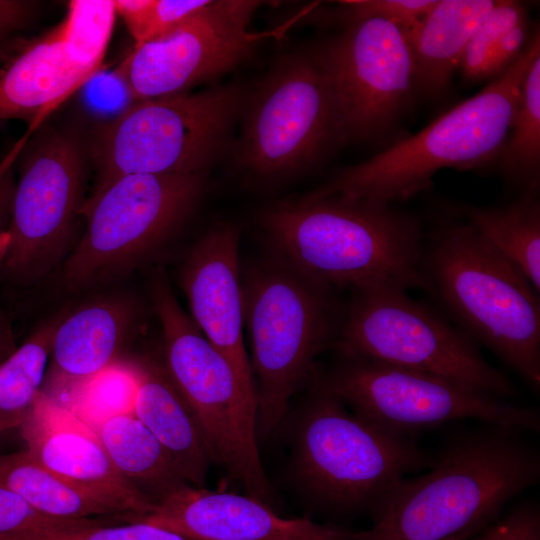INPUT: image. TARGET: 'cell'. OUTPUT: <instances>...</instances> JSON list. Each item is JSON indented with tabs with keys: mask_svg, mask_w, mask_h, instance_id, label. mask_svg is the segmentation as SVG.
<instances>
[{
	"mask_svg": "<svg viewBox=\"0 0 540 540\" xmlns=\"http://www.w3.org/2000/svg\"><path fill=\"white\" fill-rule=\"evenodd\" d=\"M519 430L491 428L453 440L426 472L402 479L354 540H445L481 531L537 484L540 456Z\"/></svg>",
	"mask_w": 540,
	"mask_h": 540,
	"instance_id": "1",
	"label": "cell"
},
{
	"mask_svg": "<svg viewBox=\"0 0 540 540\" xmlns=\"http://www.w3.org/2000/svg\"><path fill=\"white\" fill-rule=\"evenodd\" d=\"M263 228L276 257L327 288L429 285L417 222L388 204L306 196L270 209Z\"/></svg>",
	"mask_w": 540,
	"mask_h": 540,
	"instance_id": "2",
	"label": "cell"
},
{
	"mask_svg": "<svg viewBox=\"0 0 540 540\" xmlns=\"http://www.w3.org/2000/svg\"><path fill=\"white\" fill-rule=\"evenodd\" d=\"M518 57L473 97L415 135L345 169L308 196H339L388 204L407 200L432 184L443 168L468 170L499 161L518 108L523 81L540 55L535 32Z\"/></svg>",
	"mask_w": 540,
	"mask_h": 540,
	"instance_id": "3",
	"label": "cell"
},
{
	"mask_svg": "<svg viewBox=\"0 0 540 540\" xmlns=\"http://www.w3.org/2000/svg\"><path fill=\"white\" fill-rule=\"evenodd\" d=\"M424 270L443 304L529 385H540L539 293L469 224L439 231Z\"/></svg>",
	"mask_w": 540,
	"mask_h": 540,
	"instance_id": "4",
	"label": "cell"
},
{
	"mask_svg": "<svg viewBox=\"0 0 540 540\" xmlns=\"http://www.w3.org/2000/svg\"><path fill=\"white\" fill-rule=\"evenodd\" d=\"M257 397V429L270 434L292 395L311 375L316 356L339 323L331 289L295 271L275 255L242 278Z\"/></svg>",
	"mask_w": 540,
	"mask_h": 540,
	"instance_id": "5",
	"label": "cell"
},
{
	"mask_svg": "<svg viewBox=\"0 0 540 540\" xmlns=\"http://www.w3.org/2000/svg\"><path fill=\"white\" fill-rule=\"evenodd\" d=\"M242 95L227 85L132 102L86 140L93 191L132 174L206 173L229 144Z\"/></svg>",
	"mask_w": 540,
	"mask_h": 540,
	"instance_id": "6",
	"label": "cell"
},
{
	"mask_svg": "<svg viewBox=\"0 0 540 540\" xmlns=\"http://www.w3.org/2000/svg\"><path fill=\"white\" fill-rule=\"evenodd\" d=\"M160 321L164 366L189 406L213 461L222 464L247 493L272 498L257 444V398L181 308L163 272L151 282Z\"/></svg>",
	"mask_w": 540,
	"mask_h": 540,
	"instance_id": "7",
	"label": "cell"
},
{
	"mask_svg": "<svg viewBox=\"0 0 540 540\" xmlns=\"http://www.w3.org/2000/svg\"><path fill=\"white\" fill-rule=\"evenodd\" d=\"M433 460L407 434L349 412L319 381L297 422L296 473L327 507L374 512L402 479Z\"/></svg>",
	"mask_w": 540,
	"mask_h": 540,
	"instance_id": "8",
	"label": "cell"
},
{
	"mask_svg": "<svg viewBox=\"0 0 540 540\" xmlns=\"http://www.w3.org/2000/svg\"><path fill=\"white\" fill-rule=\"evenodd\" d=\"M336 347L344 358L437 375L506 401L518 396L512 381L483 358L465 332L400 287L353 290Z\"/></svg>",
	"mask_w": 540,
	"mask_h": 540,
	"instance_id": "9",
	"label": "cell"
},
{
	"mask_svg": "<svg viewBox=\"0 0 540 540\" xmlns=\"http://www.w3.org/2000/svg\"><path fill=\"white\" fill-rule=\"evenodd\" d=\"M206 188V173L122 176L86 198V228L63 268L70 290L123 275L183 225Z\"/></svg>",
	"mask_w": 540,
	"mask_h": 540,
	"instance_id": "10",
	"label": "cell"
},
{
	"mask_svg": "<svg viewBox=\"0 0 540 540\" xmlns=\"http://www.w3.org/2000/svg\"><path fill=\"white\" fill-rule=\"evenodd\" d=\"M19 156L10 242L0 273L29 285L54 268L67 250L86 200L90 161L86 140L78 133L42 126Z\"/></svg>",
	"mask_w": 540,
	"mask_h": 540,
	"instance_id": "11",
	"label": "cell"
},
{
	"mask_svg": "<svg viewBox=\"0 0 540 540\" xmlns=\"http://www.w3.org/2000/svg\"><path fill=\"white\" fill-rule=\"evenodd\" d=\"M319 382L354 413L409 434L461 419L519 431H539L535 408L502 400L449 379L382 362L344 358Z\"/></svg>",
	"mask_w": 540,
	"mask_h": 540,
	"instance_id": "12",
	"label": "cell"
},
{
	"mask_svg": "<svg viewBox=\"0 0 540 540\" xmlns=\"http://www.w3.org/2000/svg\"><path fill=\"white\" fill-rule=\"evenodd\" d=\"M338 142L327 77L315 52L283 59L248 105L238 160L262 178L300 171Z\"/></svg>",
	"mask_w": 540,
	"mask_h": 540,
	"instance_id": "13",
	"label": "cell"
},
{
	"mask_svg": "<svg viewBox=\"0 0 540 540\" xmlns=\"http://www.w3.org/2000/svg\"><path fill=\"white\" fill-rule=\"evenodd\" d=\"M315 53L331 90L338 142L386 131L415 88L407 30L390 21L348 20Z\"/></svg>",
	"mask_w": 540,
	"mask_h": 540,
	"instance_id": "14",
	"label": "cell"
},
{
	"mask_svg": "<svg viewBox=\"0 0 540 540\" xmlns=\"http://www.w3.org/2000/svg\"><path fill=\"white\" fill-rule=\"evenodd\" d=\"M115 19L114 0L70 1L63 20L28 40L0 72V120L26 122L29 139L99 72Z\"/></svg>",
	"mask_w": 540,
	"mask_h": 540,
	"instance_id": "15",
	"label": "cell"
},
{
	"mask_svg": "<svg viewBox=\"0 0 540 540\" xmlns=\"http://www.w3.org/2000/svg\"><path fill=\"white\" fill-rule=\"evenodd\" d=\"M260 1H212L115 68L132 102L186 92L236 66L252 50L248 25Z\"/></svg>",
	"mask_w": 540,
	"mask_h": 540,
	"instance_id": "16",
	"label": "cell"
},
{
	"mask_svg": "<svg viewBox=\"0 0 540 540\" xmlns=\"http://www.w3.org/2000/svg\"><path fill=\"white\" fill-rule=\"evenodd\" d=\"M239 241V229L230 223H219L207 230L184 259L180 285L192 321L225 356L245 387L256 394L243 338Z\"/></svg>",
	"mask_w": 540,
	"mask_h": 540,
	"instance_id": "17",
	"label": "cell"
},
{
	"mask_svg": "<svg viewBox=\"0 0 540 540\" xmlns=\"http://www.w3.org/2000/svg\"><path fill=\"white\" fill-rule=\"evenodd\" d=\"M132 522L191 540H354L355 532L308 519L277 515L249 495L187 486Z\"/></svg>",
	"mask_w": 540,
	"mask_h": 540,
	"instance_id": "18",
	"label": "cell"
},
{
	"mask_svg": "<svg viewBox=\"0 0 540 540\" xmlns=\"http://www.w3.org/2000/svg\"><path fill=\"white\" fill-rule=\"evenodd\" d=\"M19 428L39 463L109 502L129 522L153 510L114 467L97 433L42 393Z\"/></svg>",
	"mask_w": 540,
	"mask_h": 540,
	"instance_id": "19",
	"label": "cell"
},
{
	"mask_svg": "<svg viewBox=\"0 0 540 540\" xmlns=\"http://www.w3.org/2000/svg\"><path fill=\"white\" fill-rule=\"evenodd\" d=\"M132 309L116 299L66 314L56 329L41 393L65 406L87 383L120 361Z\"/></svg>",
	"mask_w": 540,
	"mask_h": 540,
	"instance_id": "20",
	"label": "cell"
},
{
	"mask_svg": "<svg viewBox=\"0 0 540 540\" xmlns=\"http://www.w3.org/2000/svg\"><path fill=\"white\" fill-rule=\"evenodd\" d=\"M132 362L137 378L133 414L169 452L187 482L204 487L213 459L189 406L164 363Z\"/></svg>",
	"mask_w": 540,
	"mask_h": 540,
	"instance_id": "21",
	"label": "cell"
},
{
	"mask_svg": "<svg viewBox=\"0 0 540 540\" xmlns=\"http://www.w3.org/2000/svg\"><path fill=\"white\" fill-rule=\"evenodd\" d=\"M496 3L495 0H436L419 23L407 30L415 88L431 96L446 90L470 38Z\"/></svg>",
	"mask_w": 540,
	"mask_h": 540,
	"instance_id": "22",
	"label": "cell"
},
{
	"mask_svg": "<svg viewBox=\"0 0 540 540\" xmlns=\"http://www.w3.org/2000/svg\"><path fill=\"white\" fill-rule=\"evenodd\" d=\"M97 435L114 467L153 505L191 486L169 452L133 413L110 419Z\"/></svg>",
	"mask_w": 540,
	"mask_h": 540,
	"instance_id": "23",
	"label": "cell"
},
{
	"mask_svg": "<svg viewBox=\"0 0 540 540\" xmlns=\"http://www.w3.org/2000/svg\"><path fill=\"white\" fill-rule=\"evenodd\" d=\"M0 486L51 517L89 519L125 516L109 502L43 466L26 449L0 455Z\"/></svg>",
	"mask_w": 540,
	"mask_h": 540,
	"instance_id": "24",
	"label": "cell"
},
{
	"mask_svg": "<svg viewBox=\"0 0 540 540\" xmlns=\"http://www.w3.org/2000/svg\"><path fill=\"white\" fill-rule=\"evenodd\" d=\"M468 222L501 256L514 265L539 293L540 206L532 197L505 207L463 209Z\"/></svg>",
	"mask_w": 540,
	"mask_h": 540,
	"instance_id": "25",
	"label": "cell"
},
{
	"mask_svg": "<svg viewBox=\"0 0 540 540\" xmlns=\"http://www.w3.org/2000/svg\"><path fill=\"white\" fill-rule=\"evenodd\" d=\"M62 312L46 320L0 366V433L20 427L38 399Z\"/></svg>",
	"mask_w": 540,
	"mask_h": 540,
	"instance_id": "26",
	"label": "cell"
},
{
	"mask_svg": "<svg viewBox=\"0 0 540 540\" xmlns=\"http://www.w3.org/2000/svg\"><path fill=\"white\" fill-rule=\"evenodd\" d=\"M510 131L498 162L507 175L528 187V193L535 191L540 163V55L525 75Z\"/></svg>",
	"mask_w": 540,
	"mask_h": 540,
	"instance_id": "27",
	"label": "cell"
},
{
	"mask_svg": "<svg viewBox=\"0 0 540 540\" xmlns=\"http://www.w3.org/2000/svg\"><path fill=\"white\" fill-rule=\"evenodd\" d=\"M136 391L133 362L120 360L87 383L64 408L97 433L110 419L133 413Z\"/></svg>",
	"mask_w": 540,
	"mask_h": 540,
	"instance_id": "28",
	"label": "cell"
},
{
	"mask_svg": "<svg viewBox=\"0 0 540 540\" xmlns=\"http://www.w3.org/2000/svg\"><path fill=\"white\" fill-rule=\"evenodd\" d=\"M211 0H114L116 14L135 41H153L207 6Z\"/></svg>",
	"mask_w": 540,
	"mask_h": 540,
	"instance_id": "29",
	"label": "cell"
},
{
	"mask_svg": "<svg viewBox=\"0 0 540 540\" xmlns=\"http://www.w3.org/2000/svg\"><path fill=\"white\" fill-rule=\"evenodd\" d=\"M0 540H191L168 530L142 523L128 522L126 516L95 518L85 524L34 530L0 536Z\"/></svg>",
	"mask_w": 540,
	"mask_h": 540,
	"instance_id": "30",
	"label": "cell"
},
{
	"mask_svg": "<svg viewBox=\"0 0 540 540\" xmlns=\"http://www.w3.org/2000/svg\"><path fill=\"white\" fill-rule=\"evenodd\" d=\"M526 19L524 6L517 1H497L488 16L470 38L459 68L465 79L481 80L489 77V66L502 37Z\"/></svg>",
	"mask_w": 540,
	"mask_h": 540,
	"instance_id": "31",
	"label": "cell"
},
{
	"mask_svg": "<svg viewBox=\"0 0 540 540\" xmlns=\"http://www.w3.org/2000/svg\"><path fill=\"white\" fill-rule=\"evenodd\" d=\"M89 519H63L42 514L13 491L0 486V536L41 529L65 528L85 524Z\"/></svg>",
	"mask_w": 540,
	"mask_h": 540,
	"instance_id": "32",
	"label": "cell"
},
{
	"mask_svg": "<svg viewBox=\"0 0 540 540\" xmlns=\"http://www.w3.org/2000/svg\"><path fill=\"white\" fill-rule=\"evenodd\" d=\"M436 0H358L344 1L346 20L380 18L406 30L416 26Z\"/></svg>",
	"mask_w": 540,
	"mask_h": 540,
	"instance_id": "33",
	"label": "cell"
},
{
	"mask_svg": "<svg viewBox=\"0 0 540 540\" xmlns=\"http://www.w3.org/2000/svg\"><path fill=\"white\" fill-rule=\"evenodd\" d=\"M468 540H540V511L526 502L498 517Z\"/></svg>",
	"mask_w": 540,
	"mask_h": 540,
	"instance_id": "34",
	"label": "cell"
},
{
	"mask_svg": "<svg viewBox=\"0 0 540 540\" xmlns=\"http://www.w3.org/2000/svg\"><path fill=\"white\" fill-rule=\"evenodd\" d=\"M527 32V19H524L502 37L493 54L489 76L501 74L518 57L526 42Z\"/></svg>",
	"mask_w": 540,
	"mask_h": 540,
	"instance_id": "35",
	"label": "cell"
},
{
	"mask_svg": "<svg viewBox=\"0 0 540 540\" xmlns=\"http://www.w3.org/2000/svg\"><path fill=\"white\" fill-rule=\"evenodd\" d=\"M37 3L24 0H0V42L26 28L36 14Z\"/></svg>",
	"mask_w": 540,
	"mask_h": 540,
	"instance_id": "36",
	"label": "cell"
},
{
	"mask_svg": "<svg viewBox=\"0 0 540 540\" xmlns=\"http://www.w3.org/2000/svg\"><path fill=\"white\" fill-rule=\"evenodd\" d=\"M17 143L0 162V235L8 231L11 219L16 186L14 164L23 148Z\"/></svg>",
	"mask_w": 540,
	"mask_h": 540,
	"instance_id": "37",
	"label": "cell"
},
{
	"mask_svg": "<svg viewBox=\"0 0 540 540\" xmlns=\"http://www.w3.org/2000/svg\"><path fill=\"white\" fill-rule=\"evenodd\" d=\"M17 349L12 324L8 316L0 309V366Z\"/></svg>",
	"mask_w": 540,
	"mask_h": 540,
	"instance_id": "38",
	"label": "cell"
},
{
	"mask_svg": "<svg viewBox=\"0 0 540 540\" xmlns=\"http://www.w3.org/2000/svg\"><path fill=\"white\" fill-rule=\"evenodd\" d=\"M26 41L22 38H10L0 42V62L9 60L14 56L24 45Z\"/></svg>",
	"mask_w": 540,
	"mask_h": 540,
	"instance_id": "39",
	"label": "cell"
},
{
	"mask_svg": "<svg viewBox=\"0 0 540 540\" xmlns=\"http://www.w3.org/2000/svg\"><path fill=\"white\" fill-rule=\"evenodd\" d=\"M9 242H10V236H9L8 231L2 233L0 235V272L3 266V262L5 260V257H6Z\"/></svg>",
	"mask_w": 540,
	"mask_h": 540,
	"instance_id": "40",
	"label": "cell"
},
{
	"mask_svg": "<svg viewBox=\"0 0 540 540\" xmlns=\"http://www.w3.org/2000/svg\"><path fill=\"white\" fill-rule=\"evenodd\" d=\"M445 540H465V536L464 535H456V536L447 538Z\"/></svg>",
	"mask_w": 540,
	"mask_h": 540,
	"instance_id": "41",
	"label": "cell"
}]
</instances>
